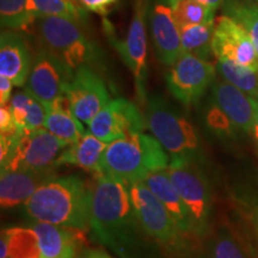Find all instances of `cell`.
<instances>
[{"label":"cell","instance_id":"1","mask_svg":"<svg viewBox=\"0 0 258 258\" xmlns=\"http://www.w3.org/2000/svg\"><path fill=\"white\" fill-rule=\"evenodd\" d=\"M91 188L90 228L99 240L118 254L129 252L143 230L132 205L124 180L98 172Z\"/></svg>","mask_w":258,"mask_h":258},{"label":"cell","instance_id":"2","mask_svg":"<svg viewBox=\"0 0 258 258\" xmlns=\"http://www.w3.org/2000/svg\"><path fill=\"white\" fill-rule=\"evenodd\" d=\"M91 188L78 176L55 177L25 202L24 212L38 222L85 231L90 228Z\"/></svg>","mask_w":258,"mask_h":258},{"label":"cell","instance_id":"3","mask_svg":"<svg viewBox=\"0 0 258 258\" xmlns=\"http://www.w3.org/2000/svg\"><path fill=\"white\" fill-rule=\"evenodd\" d=\"M170 165V157L154 137L144 133L108 144L101 161V172L124 180L144 182L147 176Z\"/></svg>","mask_w":258,"mask_h":258},{"label":"cell","instance_id":"4","mask_svg":"<svg viewBox=\"0 0 258 258\" xmlns=\"http://www.w3.org/2000/svg\"><path fill=\"white\" fill-rule=\"evenodd\" d=\"M145 120L170 160L186 159L199 163L201 140L198 131L185 115L177 111L163 97L156 95L147 99Z\"/></svg>","mask_w":258,"mask_h":258},{"label":"cell","instance_id":"5","mask_svg":"<svg viewBox=\"0 0 258 258\" xmlns=\"http://www.w3.org/2000/svg\"><path fill=\"white\" fill-rule=\"evenodd\" d=\"M37 32L42 49L53 54L74 72L101 59V50L76 22L61 17H41Z\"/></svg>","mask_w":258,"mask_h":258},{"label":"cell","instance_id":"6","mask_svg":"<svg viewBox=\"0 0 258 258\" xmlns=\"http://www.w3.org/2000/svg\"><path fill=\"white\" fill-rule=\"evenodd\" d=\"M128 185L135 215L145 233L170 252H184L188 238L180 232L163 203L144 182Z\"/></svg>","mask_w":258,"mask_h":258},{"label":"cell","instance_id":"7","mask_svg":"<svg viewBox=\"0 0 258 258\" xmlns=\"http://www.w3.org/2000/svg\"><path fill=\"white\" fill-rule=\"evenodd\" d=\"M166 170L171 182L188 209L195 235L205 237L208 233L211 222L212 195L208 180L200 169V163L172 159Z\"/></svg>","mask_w":258,"mask_h":258},{"label":"cell","instance_id":"8","mask_svg":"<svg viewBox=\"0 0 258 258\" xmlns=\"http://www.w3.org/2000/svg\"><path fill=\"white\" fill-rule=\"evenodd\" d=\"M70 145L46 128L22 129L2 170L44 171L55 169L56 160Z\"/></svg>","mask_w":258,"mask_h":258},{"label":"cell","instance_id":"9","mask_svg":"<svg viewBox=\"0 0 258 258\" xmlns=\"http://www.w3.org/2000/svg\"><path fill=\"white\" fill-rule=\"evenodd\" d=\"M215 71L211 61L183 51L167 71V89L183 104L198 103L215 80Z\"/></svg>","mask_w":258,"mask_h":258},{"label":"cell","instance_id":"10","mask_svg":"<svg viewBox=\"0 0 258 258\" xmlns=\"http://www.w3.org/2000/svg\"><path fill=\"white\" fill-rule=\"evenodd\" d=\"M150 0H135L134 14L127 37L123 41H115L114 46L118 54L133 73L137 93L141 102L146 101L145 83L147 78V31L146 16Z\"/></svg>","mask_w":258,"mask_h":258},{"label":"cell","instance_id":"11","mask_svg":"<svg viewBox=\"0 0 258 258\" xmlns=\"http://www.w3.org/2000/svg\"><path fill=\"white\" fill-rule=\"evenodd\" d=\"M74 73L53 54L40 49L34 56L25 90L44 105H48L57 97L64 95Z\"/></svg>","mask_w":258,"mask_h":258},{"label":"cell","instance_id":"12","mask_svg":"<svg viewBox=\"0 0 258 258\" xmlns=\"http://www.w3.org/2000/svg\"><path fill=\"white\" fill-rule=\"evenodd\" d=\"M144 116L134 103L125 98L111 99L90 122L89 132L99 140L110 144L118 139L143 133Z\"/></svg>","mask_w":258,"mask_h":258},{"label":"cell","instance_id":"13","mask_svg":"<svg viewBox=\"0 0 258 258\" xmlns=\"http://www.w3.org/2000/svg\"><path fill=\"white\" fill-rule=\"evenodd\" d=\"M64 95L69 98L74 116L88 125L111 101L105 83L89 66H83L76 71Z\"/></svg>","mask_w":258,"mask_h":258},{"label":"cell","instance_id":"14","mask_svg":"<svg viewBox=\"0 0 258 258\" xmlns=\"http://www.w3.org/2000/svg\"><path fill=\"white\" fill-rule=\"evenodd\" d=\"M212 49L217 59L230 60L258 71V54L253 42L247 32L228 16L222 15L215 19Z\"/></svg>","mask_w":258,"mask_h":258},{"label":"cell","instance_id":"15","mask_svg":"<svg viewBox=\"0 0 258 258\" xmlns=\"http://www.w3.org/2000/svg\"><path fill=\"white\" fill-rule=\"evenodd\" d=\"M151 35L158 59L171 66L183 53L180 30L169 0H157L150 12Z\"/></svg>","mask_w":258,"mask_h":258},{"label":"cell","instance_id":"16","mask_svg":"<svg viewBox=\"0 0 258 258\" xmlns=\"http://www.w3.org/2000/svg\"><path fill=\"white\" fill-rule=\"evenodd\" d=\"M55 169L44 171L2 170L0 175V203L3 209H11L25 202L35 191L55 178Z\"/></svg>","mask_w":258,"mask_h":258},{"label":"cell","instance_id":"17","mask_svg":"<svg viewBox=\"0 0 258 258\" xmlns=\"http://www.w3.org/2000/svg\"><path fill=\"white\" fill-rule=\"evenodd\" d=\"M212 98L237 129L252 133L256 102L254 98L226 80H214L212 84Z\"/></svg>","mask_w":258,"mask_h":258},{"label":"cell","instance_id":"18","mask_svg":"<svg viewBox=\"0 0 258 258\" xmlns=\"http://www.w3.org/2000/svg\"><path fill=\"white\" fill-rule=\"evenodd\" d=\"M30 48L25 38L14 30H5L0 37V76L15 86H25L32 67Z\"/></svg>","mask_w":258,"mask_h":258},{"label":"cell","instance_id":"19","mask_svg":"<svg viewBox=\"0 0 258 258\" xmlns=\"http://www.w3.org/2000/svg\"><path fill=\"white\" fill-rule=\"evenodd\" d=\"M29 226L38 235L41 258H78L82 230L38 221Z\"/></svg>","mask_w":258,"mask_h":258},{"label":"cell","instance_id":"20","mask_svg":"<svg viewBox=\"0 0 258 258\" xmlns=\"http://www.w3.org/2000/svg\"><path fill=\"white\" fill-rule=\"evenodd\" d=\"M144 183L163 203L164 207L175 220L176 225L178 226L180 232L186 238L196 237L188 209L180 199L179 194L177 192L173 183L171 182L167 170H160L151 173L150 176L146 177Z\"/></svg>","mask_w":258,"mask_h":258},{"label":"cell","instance_id":"21","mask_svg":"<svg viewBox=\"0 0 258 258\" xmlns=\"http://www.w3.org/2000/svg\"><path fill=\"white\" fill-rule=\"evenodd\" d=\"M47 106V117L43 128L49 131L60 140L71 145L78 143L86 134L84 123L76 117L66 95L57 97Z\"/></svg>","mask_w":258,"mask_h":258},{"label":"cell","instance_id":"22","mask_svg":"<svg viewBox=\"0 0 258 258\" xmlns=\"http://www.w3.org/2000/svg\"><path fill=\"white\" fill-rule=\"evenodd\" d=\"M106 146L108 144L99 140L89 132L78 143L71 145L61 153L56 160V166L67 164L90 171L96 175L101 172V161Z\"/></svg>","mask_w":258,"mask_h":258},{"label":"cell","instance_id":"23","mask_svg":"<svg viewBox=\"0 0 258 258\" xmlns=\"http://www.w3.org/2000/svg\"><path fill=\"white\" fill-rule=\"evenodd\" d=\"M0 258H41L38 235L30 226L3 230Z\"/></svg>","mask_w":258,"mask_h":258},{"label":"cell","instance_id":"24","mask_svg":"<svg viewBox=\"0 0 258 258\" xmlns=\"http://www.w3.org/2000/svg\"><path fill=\"white\" fill-rule=\"evenodd\" d=\"M9 105L19 129L32 131L43 127L47 117V106L27 90L16 92Z\"/></svg>","mask_w":258,"mask_h":258},{"label":"cell","instance_id":"25","mask_svg":"<svg viewBox=\"0 0 258 258\" xmlns=\"http://www.w3.org/2000/svg\"><path fill=\"white\" fill-rule=\"evenodd\" d=\"M38 19L34 0H0V22L9 30H25Z\"/></svg>","mask_w":258,"mask_h":258},{"label":"cell","instance_id":"26","mask_svg":"<svg viewBox=\"0 0 258 258\" xmlns=\"http://www.w3.org/2000/svg\"><path fill=\"white\" fill-rule=\"evenodd\" d=\"M222 15L228 16L247 32L258 54V3L252 0H224Z\"/></svg>","mask_w":258,"mask_h":258},{"label":"cell","instance_id":"27","mask_svg":"<svg viewBox=\"0 0 258 258\" xmlns=\"http://www.w3.org/2000/svg\"><path fill=\"white\" fill-rule=\"evenodd\" d=\"M215 21L211 23L188 25L180 30V41L184 53L208 60V56L213 53L212 42L214 35Z\"/></svg>","mask_w":258,"mask_h":258},{"label":"cell","instance_id":"28","mask_svg":"<svg viewBox=\"0 0 258 258\" xmlns=\"http://www.w3.org/2000/svg\"><path fill=\"white\" fill-rule=\"evenodd\" d=\"M217 70L221 74L222 79L252 98L258 99V71L224 59H218Z\"/></svg>","mask_w":258,"mask_h":258},{"label":"cell","instance_id":"29","mask_svg":"<svg viewBox=\"0 0 258 258\" xmlns=\"http://www.w3.org/2000/svg\"><path fill=\"white\" fill-rule=\"evenodd\" d=\"M179 29L215 21V10L195 0H169Z\"/></svg>","mask_w":258,"mask_h":258},{"label":"cell","instance_id":"30","mask_svg":"<svg viewBox=\"0 0 258 258\" xmlns=\"http://www.w3.org/2000/svg\"><path fill=\"white\" fill-rule=\"evenodd\" d=\"M38 18L61 17L83 25L88 21V14L78 0H34Z\"/></svg>","mask_w":258,"mask_h":258},{"label":"cell","instance_id":"31","mask_svg":"<svg viewBox=\"0 0 258 258\" xmlns=\"http://www.w3.org/2000/svg\"><path fill=\"white\" fill-rule=\"evenodd\" d=\"M232 201L258 250V195L247 190H240L234 192Z\"/></svg>","mask_w":258,"mask_h":258},{"label":"cell","instance_id":"32","mask_svg":"<svg viewBox=\"0 0 258 258\" xmlns=\"http://www.w3.org/2000/svg\"><path fill=\"white\" fill-rule=\"evenodd\" d=\"M212 258H249L243 246L231 234L222 233L214 241Z\"/></svg>","mask_w":258,"mask_h":258},{"label":"cell","instance_id":"33","mask_svg":"<svg viewBox=\"0 0 258 258\" xmlns=\"http://www.w3.org/2000/svg\"><path fill=\"white\" fill-rule=\"evenodd\" d=\"M206 123L215 134L221 135V137L232 135L235 129L230 118L214 102L208 106L207 112H206Z\"/></svg>","mask_w":258,"mask_h":258},{"label":"cell","instance_id":"34","mask_svg":"<svg viewBox=\"0 0 258 258\" xmlns=\"http://www.w3.org/2000/svg\"><path fill=\"white\" fill-rule=\"evenodd\" d=\"M78 3L85 11L106 16L117 4L118 0H78Z\"/></svg>","mask_w":258,"mask_h":258},{"label":"cell","instance_id":"35","mask_svg":"<svg viewBox=\"0 0 258 258\" xmlns=\"http://www.w3.org/2000/svg\"><path fill=\"white\" fill-rule=\"evenodd\" d=\"M21 131L16 124L10 105H0V132L4 135H14Z\"/></svg>","mask_w":258,"mask_h":258},{"label":"cell","instance_id":"36","mask_svg":"<svg viewBox=\"0 0 258 258\" xmlns=\"http://www.w3.org/2000/svg\"><path fill=\"white\" fill-rule=\"evenodd\" d=\"M12 88L14 83L4 76H0V104L8 105L12 98Z\"/></svg>","mask_w":258,"mask_h":258},{"label":"cell","instance_id":"37","mask_svg":"<svg viewBox=\"0 0 258 258\" xmlns=\"http://www.w3.org/2000/svg\"><path fill=\"white\" fill-rule=\"evenodd\" d=\"M79 258H112L110 254H108L102 250H95V249H89L84 251L82 256Z\"/></svg>","mask_w":258,"mask_h":258},{"label":"cell","instance_id":"38","mask_svg":"<svg viewBox=\"0 0 258 258\" xmlns=\"http://www.w3.org/2000/svg\"><path fill=\"white\" fill-rule=\"evenodd\" d=\"M254 102H256V114H254V122L251 135L253 137L254 144H256V147L258 148V99H254Z\"/></svg>","mask_w":258,"mask_h":258},{"label":"cell","instance_id":"39","mask_svg":"<svg viewBox=\"0 0 258 258\" xmlns=\"http://www.w3.org/2000/svg\"><path fill=\"white\" fill-rule=\"evenodd\" d=\"M195 2L201 3L203 5H207L211 9L215 10V11H217L218 9H221L222 4H224V0H195Z\"/></svg>","mask_w":258,"mask_h":258},{"label":"cell","instance_id":"40","mask_svg":"<svg viewBox=\"0 0 258 258\" xmlns=\"http://www.w3.org/2000/svg\"><path fill=\"white\" fill-rule=\"evenodd\" d=\"M252 2H257L258 3V0H252Z\"/></svg>","mask_w":258,"mask_h":258}]
</instances>
